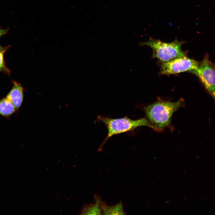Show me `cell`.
<instances>
[{
    "label": "cell",
    "mask_w": 215,
    "mask_h": 215,
    "mask_svg": "<svg viewBox=\"0 0 215 215\" xmlns=\"http://www.w3.org/2000/svg\"><path fill=\"white\" fill-rule=\"evenodd\" d=\"M7 31V29H0V38L6 34Z\"/></svg>",
    "instance_id": "cell-11"
},
{
    "label": "cell",
    "mask_w": 215,
    "mask_h": 215,
    "mask_svg": "<svg viewBox=\"0 0 215 215\" xmlns=\"http://www.w3.org/2000/svg\"><path fill=\"white\" fill-rule=\"evenodd\" d=\"M13 86L6 97L18 110L21 106L23 99V90L21 85L15 81L13 82Z\"/></svg>",
    "instance_id": "cell-6"
},
{
    "label": "cell",
    "mask_w": 215,
    "mask_h": 215,
    "mask_svg": "<svg viewBox=\"0 0 215 215\" xmlns=\"http://www.w3.org/2000/svg\"><path fill=\"white\" fill-rule=\"evenodd\" d=\"M10 47V46L4 47L0 45V72H3L8 75L10 74V70L5 65L4 56Z\"/></svg>",
    "instance_id": "cell-10"
},
{
    "label": "cell",
    "mask_w": 215,
    "mask_h": 215,
    "mask_svg": "<svg viewBox=\"0 0 215 215\" xmlns=\"http://www.w3.org/2000/svg\"><path fill=\"white\" fill-rule=\"evenodd\" d=\"M97 120L103 122L106 126L108 130L107 135L99 148L101 150L107 141L114 135L132 130L139 127L145 126L153 130V127L148 119L142 118L137 120L130 119L127 117L118 119L98 116Z\"/></svg>",
    "instance_id": "cell-2"
},
{
    "label": "cell",
    "mask_w": 215,
    "mask_h": 215,
    "mask_svg": "<svg viewBox=\"0 0 215 215\" xmlns=\"http://www.w3.org/2000/svg\"><path fill=\"white\" fill-rule=\"evenodd\" d=\"M183 43L177 40L168 43L151 38L141 43V45L150 47L153 51L152 57L157 58L161 62H164L186 56L182 49Z\"/></svg>",
    "instance_id": "cell-3"
},
{
    "label": "cell",
    "mask_w": 215,
    "mask_h": 215,
    "mask_svg": "<svg viewBox=\"0 0 215 215\" xmlns=\"http://www.w3.org/2000/svg\"><path fill=\"white\" fill-rule=\"evenodd\" d=\"M198 63V62L185 56L162 62L160 65V73L162 74L170 75L190 72L196 68Z\"/></svg>",
    "instance_id": "cell-5"
},
{
    "label": "cell",
    "mask_w": 215,
    "mask_h": 215,
    "mask_svg": "<svg viewBox=\"0 0 215 215\" xmlns=\"http://www.w3.org/2000/svg\"><path fill=\"white\" fill-rule=\"evenodd\" d=\"M200 79L208 93L215 99V66L206 55L197 67L190 71Z\"/></svg>",
    "instance_id": "cell-4"
},
{
    "label": "cell",
    "mask_w": 215,
    "mask_h": 215,
    "mask_svg": "<svg viewBox=\"0 0 215 215\" xmlns=\"http://www.w3.org/2000/svg\"><path fill=\"white\" fill-rule=\"evenodd\" d=\"M184 101L180 99L175 102L158 100L143 108L147 119L153 127V130L161 131L171 125L173 113L183 105Z\"/></svg>",
    "instance_id": "cell-1"
},
{
    "label": "cell",
    "mask_w": 215,
    "mask_h": 215,
    "mask_svg": "<svg viewBox=\"0 0 215 215\" xmlns=\"http://www.w3.org/2000/svg\"><path fill=\"white\" fill-rule=\"evenodd\" d=\"M95 204L87 206L83 211V214L88 215H100L102 213L100 207L102 202L100 198L96 197Z\"/></svg>",
    "instance_id": "cell-9"
},
{
    "label": "cell",
    "mask_w": 215,
    "mask_h": 215,
    "mask_svg": "<svg viewBox=\"0 0 215 215\" xmlns=\"http://www.w3.org/2000/svg\"><path fill=\"white\" fill-rule=\"evenodd\" d=\"M100 206L104 214L124 215L125 214L121 201L118 204L112 206H108L102 202Z\"/></svg>",
    "instance_id": "cell-7"
},
{
    "label": "cell",
    "mask_w": 215,
    "mask_h": 215,
    "mask_svg": "<svg viewBox=\"0 0 215 215\" xmlns=\"http://www.w3.org/2000/svg\"><path fill=\"white\" fill-rule=\"evenodd\" d=\"M16 110L13 105L6 97L0 100V115L8 116L14 113Z\"/></svg>",
    "instance_id": "cell-8"
}]
</instances>
